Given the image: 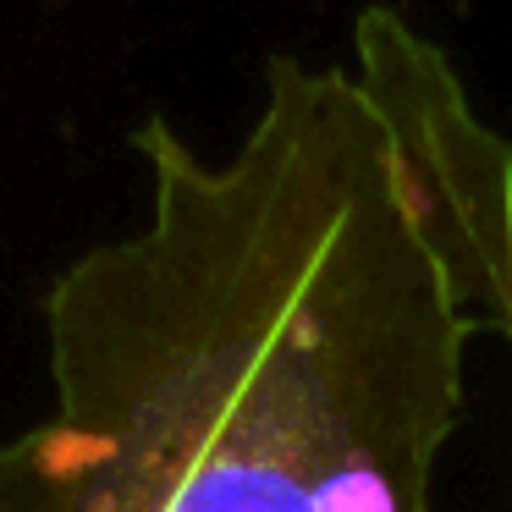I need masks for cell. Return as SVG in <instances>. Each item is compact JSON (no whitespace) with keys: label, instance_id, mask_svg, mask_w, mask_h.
<instances>
[{"label":"cell","instance_id":"6da1fadb","mask_svg":"<svg viewBox=\"0 0 512 512\" xmlns=\"http://www.w3.org/2000/svg\"><path fill=\"white\" fill-rule=\"evenodd\" d=\"M138 155L144 226L45 292L0 512H435L468 342L512 331V149L446 50L375 6L226 160L160 116Z\"/></svg>","mask_w":512,"mask_h":512}]
</instances>
